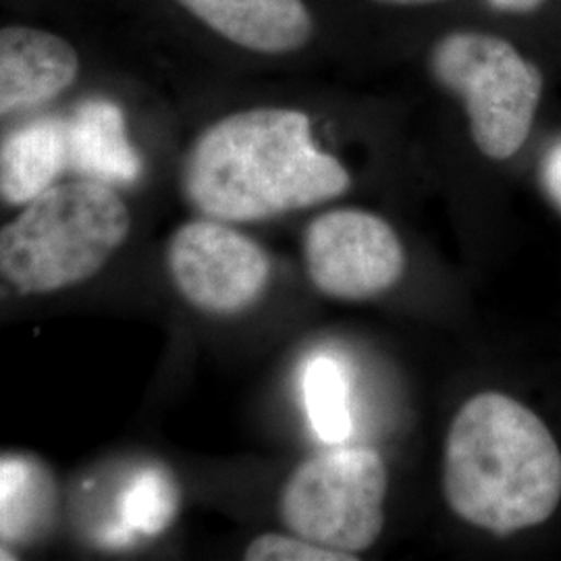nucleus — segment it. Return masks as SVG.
<instances>
[{
    "mask_svg": "<svg viewBox=\"0 0 561 561\" xmlns=\"http://www.w3.org/2000/svg\"><path fill=\"white\" fill-rule=\"evenodd\" d=\"M350 173L312 138L294 108H252L217 121L190 148L181 185L204 217L225 222L273 219L340 198Z\"/></svg>",
    "mask_w": 561,
    "mask_h": 561,
    "instance_id": "f257e3e1",
    "label": "nucleus"
},
{
    "mask_svg": "<svg viewBox=\"0 0 561 561\" xmlns=\"http://www.w3.org/2000/svg\"><path fill=\"white\" fill-rule=\"evenodd\" d=\"M443 491L456 516L493 535L537 526L561 502L560 445L524 403L484 391L449 426Z\"/></svg>",
    "mask_w": 561,
    "mask_h": 561,
    "instance_id": "f03ea898",
    "label": "nucleus"
},
{
    "mask_svg": "<svg viewBox=\"0 0 561 561\" xmlns=\"http://www.w3.org/2000/svg\"><path fill=\"white\" fill-rule=\"evenodd\" d=\"M129 210L102 181L55 183L0 229V279L53 294L99 275L129 236Z\"/></svg>",
    "mask_w": 561,
    "mask_h": 561,
    "instance_id": "7ed1b4c3",
    "label": "nucleus"
},
{
    "mask_svg": "<svg viewBox=\"0 0 561 561\" xmlns=\"http://www.w3.org/2000/svg\"><path fill=\"white\" fill-rule=\"evenodd\" d=\"M431 71L460 96L484 157L507 161L520 150L541 102L542 76L516 46L491 34L454 32L433 48Z\"/></svg>",
    "mask_w": 561,
    "mask_h": 561,
    "instance_id": "20e7f679",
    "label": "nucleus"
},
{
    "mask_svg": "<svg viewBox=\"0 0 561 561\" xmlns=\"http://www.w3.org/2000/svg\"><path fill=\"white\" fill-rule=\"evenodd\" d=\"M387 482V466L375 449L335 445L301 461L283 484L280 520L300 539L360 553L381 537Z\"/></svg>",
    "mask_w": 561,
    "mask_h": 561,
    "instance_id": "39448f33",
    "label": "nucleus"
},
{
    "mask_svg": "<svg viewBox=\"0 0 561 561\" xmlns=\"http://www.w3.org/2000/svg\"><path fill=\"white\" fill-rule=\"evenodd\" d=\"M178 291L206 314L231 317L261 300L271 261L261 245L217 219L181 225L167 245Z\"/></svg>",
    "mask_w": 561,
    "mask_h": 561,
    "instance_id": "423d86ee",
    "label": "nucleus"
},
{
    "mask_svg": "<svg viewBox=\"0 0 561 561\" xmlns=\"http://www.w3.org/2000/svg\"><path fill=\"white\" fill-rule=\"evenodd\" d=\"M304 259L314 287L335 300L360 301L391 289L405 254L389 222L356 208L324 213L308 225Z\"/></svg>",
    "mask_w": 561,
    "mask_h": 561,
    "instance_id": "0eeeda50",
    "label": "nucleus"
},
{
    "mask_svg": "<svg viewBox=\"0 0 561 561\" xmlns=\"http://www.w3.org/2000/svg\"><path fill=\"white\" fill-rule=\"evenodd\" d=\"M76 48L34 27L0 30V117L55 99L78 78Z\"/></svg>",
    "mask_w": 561,
    "mask_h": 561,
    "instance_id": "6e6552de",
    "label": "nucleus"
},
{
    "mask_svg": "<svg viewBox=\"0 0 561 561\" xmlns=\"http://www.w3.org/2000/svg\"><path fill=\"white\" fill-rule=\"evenodd\" d=\"M222 38L264 55L294 53L312 38L304 0H178Z\"/></svg>",
    "mask_w": 561,
    "mask_h": 561,
    "instance_id": "1a4fd4ad",
    "label": "nucleus"
},
{
    "mask_svg": "<svg viewBox=\"0 0 561 561\" xmlns=\"http://www.w3.org/2000/svg\"><path fill=\"white\" fill-rule=\"evenodd\" d=\"M67 141L69 167L85 180L127 185L140 178V157L127 138L123 113L113 102H83L67 123Z\"/></svg>",
    "mask_w": 561,
    "mask_h": 561,
    "instance_id": "9d476101",
    "label": "nucleus"
},
{
    "mask_svg": "<svg viewBox=\"0 0 561 561\" xmlns=\"http://www.w3.org/2000/svg\"><path fill=\"white\" fill-rule=\"evenodd\" d=\"M67 164V123L38 119L21 125L0 144V198L18 206L36 201Z\"/></svg>",
    "mask_w": 561,
    "mask_h": 561,
    "instance_id": "9b49d317",
    "label": "nucleus"
},
{
    "mask_svg": "<svg viewBox=\"0 0 561 561\" xmlns=\"http://www.w3.org/2000/svg\"><path fill=\"white\" fill-rule=\"evenodd\" d=\"M180 493L169 472L159 466L136 470L117 493L113 518L99 530V541L123 547L136 539L162 535L175 520Z\"/></svg>",
    "mask_w": 561,
    "mask_h": 561,
    "instance_id": "f8f14e48",
    "label": "nucleus"
},
{
    "mask_svg": "<svg viewBox=\"0 0 561 561\" xmlns=\"http://www.w3.org/2000/svg\"><path fill=\"white\" fill-rule=\"evenodd\" d=\"M55 482L38 461L23 456L0 458V541L25 545L53 518Z\"/></svg>",
    "mask_w": 561,
    "mask_h": 561,
    "instance_id": "ddd939ff",
    "label": "nucleus"
},
{
    "mask_svg": "<svg viewBox=\"0 0 561 561\" xmlns=\"http://www.w3.org/2000/svg\"><path fill=\"white\" fill-rule=\"evenodd\" d=\"M301 400L314 435L327 445H343L354 433L352 382L333 356H312L301 373Z\"/></svg>",
    "mask_w": 561,
    "mask_h": 561,
    "instance_id": "4468645a",
    "label": "nucleus"
},
{
    "mask_svg": "<svg viewBox=\"0 0 561 561\" xmlns=\"http://www.w3.org/2000/svg\"><path fill=\"white\" fill-rule=\"evenodd\" d=\"M248 561H356L354 553H343L327 549L317 542L306 541L296 535H277L268 533L248 545Z\"/></svg>",
    "mask_w": 561,
    "mask_h": 561,
    "instance_id": "2eb2a0df",
    "label": "nucleus"
},
{
    "mask_svg": "<svg viewBox=\"0 0 561 561\" xmlns=\"http://www.w3.org/2000/svg\"><path fill=\"white\" fill-rule=\"evenodd\" d=\"M541 175L547 194L561 208V141L547 152L542 161Z\"/></svg>",
    "mask_w": 561,
    "mask_h": 561,
    "instance_id": "dca6fc26",
    "label": "nucleus"
},
{
    "mask_svg": "<svg viewBox=\"0 0 561 561\" xmlns=\"http://www.w3.org/2000/svg\"><path fill=\"white\" fill-rule=\"evenodd\" d=\"M545 0H489L500 11H510V13H530L539 9Z\"/></svg>",
    "mask_w": 561,
    "mask_h": 561,
    "instance_id": "f3484780",
    "label": "nucleus"
},
{
    "mask_svg": "<svg viewBox=\"0 0 561 561\" xmlns=\"http://www.w3.org/2000/svg\"><path fill=\"white\" fill-rule=\"evenodd\" d=\"M381 4H393V7H419V4H431V2H442V0H377Z\"/></svg>",
    "mask_w": 561,
    "mask_h": 561,
    "instance_id": "a211bd4d",
    "label": "nucleus"
},
{
    "mask_svg": "<svg viewBox=\"0 0 561 561\" xmlns=\"http://www.w3.org/2000/svg\"><path fill=\"white\" fill-rule=\"evenodd\" d=\"M15 560V553H11L7 547L0 545V561H13Z\"/></svg>",
    "mask_w": 561,
    "mask_h": 561,
    "instance_id": "6ab92c4d",
    "label": "nucleus"
}]
</instances>
